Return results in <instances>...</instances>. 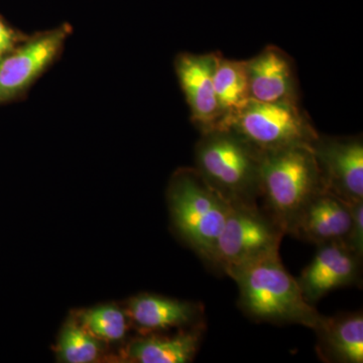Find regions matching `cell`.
I'll use <instances>...</instances> for the list:
<instances>
[{"instance_id":"obj_20","label":"cell","mask_w":363,"mask_h":363,"mask_svg":"<svg viewBox=\"0 0 363 363\" xmlns=\"http://www.w3.org/2000/svg\"><path fill=\"white\" fill-rule=\"evenodd\" d=\"M13 32L0 21V57L13 49Z\"/></svg>"},{"instance_id":"obj_16","label":"cell","mask_w":363,"mask_h":363,"mask_svg":"<svg viewBox=\"0 0 363 363\" xmlns=\"http://www.w3.org/2000/svg\"><path fill=\"white\" fill-rule=\"evenodd\" d=\"M214 89L217 104L223 116L221 128H226L231 119L252 101L247 61L223 58L217 52Z\"/></svg>"},{"instance_id":"obj_10","label":"cell","mask_w":363,"mask_h":363,"mask_svg":"<svg viewBox=\"0 0 363 363\" xmlns=\"http://www.w3.org/2000/svg\"><path fill=\"white\" fill-rule=\"evenodd\" d=\"M67 30L40 35L0 61V102L28 87L54 61L65 42Z\"/></svg>"},{"instance_id":"obj_8","label":"cell","mask_w":363,"mask_h":363,"mask_svg":"<svg viewBox=\"0 0 363 363\" xmlns=\"http://www.w3.org/2000/svg\"><path fill=\"white\" fill-rule=\"evenodd\" d=\"M217 52L195 55L184 52L177 57L179 83L191 111V119L201 133L221 128L223 116L214 89Z\"/></svg>"},{"instance_id":"obj_2","label":"cell","mask_w":363,"mask_h":363,"mask_svg":"<svg viewBox=\"0 0 363 363\" xmlns=\"http://www.w3.org/2000/svg\"><path fill=\"white\" fill-rule=\"evenodd\" d=\"M312 145L262 152L260 194L267 216L289 234L301 210L324 191Z\"/></svg>"},{"instance_id":"obj_5","label":"cell","mask_w":363,"mask_h":363,"mask_svg":"<svg viewBox=\"0 0 363 363\" xmlns=\"http://www.w3.org/2000/svg\"><path fill=\"white\" fill-rule=\"evenodd\" d=\"M215 247L212 266L230 272L279 252L284 231L257 204H230Z\"/></svg>"},{"instance_id":"obj_17","label":"cell","mask_w":363,"mask_h":363,"mask_svg":"<svg viewBox=\"0 0 363 363\" xmlns=\"http://www.w3.org/2000/svg\"><path fill=\"white\" fill-rule=\"evenodd\" d=\"M101 342L91 335L77 319L68 320L60 332L56 350L58 359L67 363L96 362L104 353Z\"/></svg>"},{"instance_id":"obj_14","label":"cell","mask_w":363,"mask_h":363,"mask_svg":"<svg viewBox=\"0 0 363 363\" xmlns=\"http://www.w3.org/2000/svg\"><path fill=\"white\" fill-rule=\"evenodd\" d=\"M316 352L330 363L363 362V316L362 312L341 313L322 317L314 329Z\"/></svg>"},{"instance_id":"obj_12","label":"cell","mask_w":363,"mask_h":363,"mask_svg":"<svg viewBox=\"0 0 363 363\" xmlns=\"http://www.w3.org/2000/svg\"><path fill=\"white\" fill-rule=\"evenodd\" d=\"M351 220L350 203L324 190L301 210L289 234L317 247L334 241L344 242L350 233Z\"/></svg>"},{"instance_id":"obj_18","label":"cell","mask_w":363,"mask_h":363,"mask_svg":"<svg viewBox=\"0 0 363 363\" xmlns=\"http://www.w3.org/2000/svg\"><path fill=\"white\" fill-rule=\"evenodd\" d=\"M79 323L100 341L116 342L128 334L130 317L116 305H102L79 313Z\"/></svg>"},{"instance_id":"obj_6","label":"cell","mask_w":363,"mask_h":363,"mask_svg":"<svg viewBox=\"0 0 363 363\" xmlns=\"http://www.w3.org/2000/svg\"><path fill=\"white\" fill-rule=\"evenodd\" d=\"M231 128L259 152L312 145L319 133L298 104L250 102L231 119Z\"/></svg>"},{"instance_id":"obj_21","label":"cell","mask_w":363,"mask_h":363,"mask_svg":"<svg viewBox=\"0 0 363 363\" xmlns=\"http://www.w3.org/2000/svg\"><path fill=\"white\" fill-rule=\"evenodd\" d=\"M2 57H0V61H1Z\"/></svg>"},{"instance_id":"obj_19","label":"cell","mask_w":363,"mask_h":363,"mask_svg":"<svg viewBox=\"0 0 363 363\" xmlns=\"http://www.w3.org/2000/svg\"><path fill=\"white\" fill-rule=\"evenodd\" d=\"M351 225L345 243L358 257H363V200L350 204Z\"/></svg>"},{"instance_id":"obj_4","label":"cell","mask_w":363,"mask_h":363,"mask_svg":"<svg viewBox=\"0 0 363 363\" xmlns=\"http://www.w3.org/2000/svg\"><path fill=\"white\" fill-rule=\"evenodd\" d=\"M168 202L177 233L204 262L211 264L231 205L196 169H181L174 176Z\"/></svg>"},{"instance_id":"obj_15","label":"cell","mask_w":363,"mask_h":363,"mask_svg":"<svg viewBox=\"0 0 363 363\" xmlns=\"http://www.w3.org/2000/svg\"><path fill=\"white\" fill-rule=\"evenodd\" d=\"M206 325L181 329L174 335H147L135 339L126 350V358L138 363H187L201 345Z\"/></svg>"},{"instance_id":"obj_11","label":"cell","mask_w":363,"mask_h":363,"mask_svg":"<svg viewBox=\"0 0 363 363\" xmlns=\"http://www.w3.org/2000/svg\"><path fill=\"white\" fill-rule=\"evenodd\" d=\"M248 84L253 101L298 104L297 75L293 60L283 50L267 45L247 60Z\"/></svg>"},{"instance_id":"obj_7","label":"cell","mask_w":363,"mask_h":363,"mask_svg":"<svg viewBox=\"0 0 363 363\" xmlns=\"http://www.w3.org/2000/svg\"><path fill=\"white\" fill-rule=\"evenodd\" d=\"M324 189L344 201L363 200L362 138H327L319 135L312 145Z\"/></svg>"},{"instance_id":"obj_13","label":"cell","mask_w":363,"mask_h":363,"mask_svg":"<svg viewBox=\"0 0 363 363\" xmlns=\"http://www.w3.org/2000/svg\"><path fill=\"white\" fill-rule=\"evenodd\" d=\"M128 314L140 330L149 334L205 324L201 305L152 294L131 298Z\"/></svg>"},{"instance_id":"obj_1","label":"cell","mask_w":363,"mask_h":363,"mask_svg":"<svg viewBox=\"0 0 363 363\" xmlns=\"http://www.w3.org/2000/svg\"><path fill=\"white\" fill-rule=\"evenodd\" d=\"M228 276L238 284L241 311L253 321L301 325L314 330L323 317L307 302L279 252L253 260Z\"/></svg>"},{"instance_id":"obj_9","label":"cell","mask_w":363,"mask_h":363,"mask_svg":"<svg viewBox=\"0 0 363 363\" xmlns=\"http://www.w3.org/2000/svg\"><path fill=\"white\" fill-rule=\"evenodd\" d=\"M362 260L343 241L318 245L314 257L297 278L307 302L315 305L332 291L357 284Z\"/></svg>"},{"instance_id":"obj_3","label":"cell","mask_w":363,"mask_h":363,"mask_svg":"<svg viewBox=\"0 0 363 363\" xmlns=\"http://www.w3.org/2000/svg\"><path fill=\"white\" fill-rule=\"evenodd\" d=\"M262 152L231 128L202 133L195 150L196 171L229 204H257Z\"/></svg>"}]
</instances>
